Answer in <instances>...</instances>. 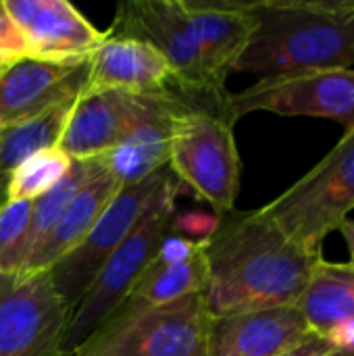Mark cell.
Returning a JSON list of instances; mask_svg holds the SVG:
<instances>
[{"label":"cell","mask_w":354,"mask_h":356,"mask_svg":"<svg viewBox=\"0 0 354 356\" xmlns=\"http://www.w3.org/2000/svg\"><path fill=\"white\" fill-rule=\"evenodd\" d=\"M255 29L236 71L259 79L354 67V0H250Z\"/></svg>","instance_id":"obj_2"},{"label":"cell","mask_w":354,"mask_h":356,"mask_svg":"<svg viewBox=\"0 0 354 356\" xmlns=\"http://www.w3.org/2000/svg\"><path fill=\"white\" fill-rule=\"evenodd\" d=\"M323 340L330 342V346L334 350H346V353H354V319L336 325Z\"/></svg>","instance_id":"obj_28"},{"label":"cell","mask_w":354,"mask_h":356,"mask_svg":"<svg viewBox=\"0 0 354 356\" xmlns=\"http://www.w3.org/2000/svg\"><path fill=\"white\" fill-rule=\"evenodd\" d=\"M309 330L325 338L336 325L354 319V269L321 259L294 305Z\"/></svg>","instance_id":"obj_19"},{"label":"cell","mask_w":354,"mask_h":356,"mask_svg":"<svg viewBox=\"0 0 354 356\" xmlns=\"http://www.w3.org/2000/svg\"><path fill=\"white\" fill-rule=\"evenodd\" d=\"M200 50L202 69L217 90H225L227 77L246 50L255 19L244 0H182Z\"/></svg>","instance_id":"obj_15"},{"label":"cell","mask_w":354,"mask_h":356,"mask_svg":"<svg viewBox=\"0 0 354 356\" xmlns=\"http://www.w3.org/2000/svg\"><path fill=\"white\" fill-rule=\"evenodd\" d=\"M263 211L298 246L323 257L325 238L354 211V129Z\"/></svg>","instance_id":"obj_6"},{"label":"cell","mask_w":354,"mask_h":356,"mask_svg":"<svg viewBox=\"0 0 354 356\" xmlns=\"http://www.w3.org/2000/svg\"><path fill=\"white\" fill-rule=\"evenodd\" d=\"M71 309L56 294L48 271L0 273V356H67L63 340Z\"/></svg>","instance_id":"obj_9"},{"label":"cell","mask_w":354,"mask_h":356,"mask_svg":"<svg viewBox=\"0 0 354 356\" xmlns=\"http://www.w3.org/2000/svg\"><path fill=\"white\" fill-rule=\"evenodd\" d=\"M230 92L194 94L173 117L169 167L217 213H232L240 192L242 161L236 146Z\"/></svg>","instance_id":"obj_3"},{"label":"cell","mask_w":354,"mask_h":356,"mask_svg":"<svg viewBox=\"0 0 354 356\" xmlns=\"http://www.w3.org/2000/svg\"><path fill=\"white\" fill-rule=\"evenodd\" d=\"M194 94L171 88L152 94V102L134 134L106 156L111 173L125 188L138 184L169 165V134L173 117L190 102Z\"/></svg>","instance_id":"obj_17"},{"label":"cell","mask_w":354,"mask_h":356,"mask_svg":"<svg viewBox=\"0 0 354 356\" xmlns=\"http://www.w3.org/2000/svg\"><path fill=\"white\" fill-rule=\"evenodd\" d=\"M90 63L17 58L0 71V129L29 121L48 108L77 98L88 83Z\"/></svg>","instance_id":"obj_12"},{"label":"cell","mask_w":354,"mask_h":356,"mask_svg":"<svg viewBox=\"0 0 354 356\" xmlns=\"http://www.w3.org/2000/svg\"><path fill=\"white\" fill-rule=\"evenodd\" d=\"M121 188L123 186L108 169V161H104L102 169L77 192L63 217L27 257L21 275L50 271L63 257L79 246Z\"/></svg>","instance_id":"obj_18"},{"label":"cell","mask_w":354,"mask_h":356,"mask_svg":"<svg viewBox=\"0 0 354 356\" xmlns=\"http://www.w3.org/2000/svg\"><path fill=\"white\" fill-rule=\"evenodd\" d=\"M73 159H69L58 146L38 150L27 156L10 175L8 181V202L15 200H38L48 190H52L69 171Z\"/></svg>","instance_id":"obj_23"},{"label":"cell","mask_w":354,"mask_h":356,"mask_svg":"<svg viewBox=\"0 0 354 356\" xmlns=\"http://www.w3.org/2000/svg\"><path fill=\"white\" fill-rule=\"evenodd\" d=\"M173 177L175 173L169 165H165L146 179L121 188L83 242L48 271L56 294L71 309V313L111 254L129 238L161 190Z\"/></svg>","instance_id":"obj_7"},{"label":"cell","mask_w":354,"mask_h":356,"mask_svg":"<svg viewBox=\"0 0 354 356\" xmlns=\"http://www.w3.org/2000/svg\"><path fill=\"white\" fill-rule=\"evenodd\" d=\"M104 161H106V156L73 161L69 171L65 173V177L52 190H48L44 196L33 200L31 232H29V254L46 238V234L54 227V223L63 217V213L73 202L77 192L102 169Z\"/></svg>","instance_id":"obj_22"},{"label":"cell","mask_w":354,"mask_h":356,"mask_svg":"<svg viewBox=\"0 0 354 356\" xmlns=\"http://www.w3.org/2000/svg\"><path fill=\"white\" fill-rule=\"evenodd\" d=\"M328 356H354V353H346V350H332Z\"/></svg>","instance_id":"obj_30"},{"label":"cell","mask_w":354,"mask_h":356,"mask_svg":"<svg viewBox=\"0 0 354 356\" xmlns=\"http://www.w3.org/2000/svg\"><path fill=\"white\" fill-rule=\"evenodd\" d=\"M202 294L159 307H121L71 356H207Z\"/></svg>","instance_id":"obj_5"},{"label":"cell","mask_w":354,"mask_h":356,"mask_svg":"<svg viewBox=\"0 0 354 356\" xmlns=\"http://www.w3.org/2000/svg\"><path fill=\"white\" fill-rule=\"evenodd\" d=\"M221 217L217 215H207V213H184L173 217V234L196 242H207L219 227Z\"/></svg>","instance_id":"obj_25"},{"label":"cell","mask_w":354,"mask_h":356,"mask_svg":"<svg viewBox=\"0 0 354 356\" xmlns=\"http://www.w3.org/2000/svg\"><path fill=\"white\" fill-rule=\"evenodd\" d=\"M338 232H340L342 240H344V242H346V246H348V252H351V261H348V265L354 269V221L353 219H346V221L338 227Z\"/></svg>","instance_id":"obj_29"},{"label":"cell","mask_w":354,"mask_h":356,"mask_svg":"<svg viewBox=\"0 0 354 356\" xmlns=\"http://www.w3.org/2000/svg\"><path fill=\"white\" fill-rule=\"evenodd\" d=\"M179 179L173 177L146 211L144 219L129 238L111 254L100 273L94 277L81 300L71 313L69 327L63 340V353H71L86 342L102 323H106L129 298L131 290L156 259L167 236L173 234L175 196Z\"/></svg>","instance_id":"obj_4"},{"label":"cell","mask_w":354,"mask_h":356,"mask_svg":"<svg viewBox=\"0 0 354 356\" xmlns=\"http://www.w3.org/2000/svg\"><path fill=\"white\" fill-rule=\"evenodd\" d=\"M150 102L152 94L81 92L67 115L56 146L73 161L108 156L134 134Z\"/></svg>","instance_id":"obj_11"},{"label":"cell","mask_w":354,"mask_h":356,"mask_svg":"<svg viewBox=\"0 0 354 356\" xmlns=\"http://www.w3.org/2000/svg\"><path fill=\"white\" fill-rule=\"evenodd\" d=\"M332 350H334V348L330 346L328 340H323V338L317 336V334H311V336H309L307 340H303L298 346L290 348L288 353H284V355L280 356H328Z\"/></svg>","instance_id":"obj_27"},{"label":"cell","mask_w":354,"mask_h":356,"mask_svg":"<svg viewBox=\"0 0 354 356\" xmlns=\"http://www.w3.org/2000/svg\"><path fill=\"white\" fill-rule=\"evenodd\" d=\"M73 102L75 98H69L29 121L0 129V209L8 202V181L13 171L38 150L58 144Z\"/></svg>","instance_id":"obj_21"},{"label":"cell","mask_w":354,"mask_h":356,"mask_svg":"<svg viewBox=\"0 0 354 356\" xmlns=\"http://www.w3.org/2000/svg\"><path fill=\"white\" fill-rule=\"evenodd\" d=\"M321 259L288 238L263 209L232 211L204 242L209 315L292 307Z\"/></svg>","instance_id":"obj_1"},{"label":"cell","mask_w":354,"mask_h":356,"mask_svg":"<svg viewBox=\"0 0 354 356\" xmlns=\"http://www.w3.org/2000/svg\"><path fill=\"white\" fill-rule=\"evenodd\" d=\"M19 27L27 52L44 60L88 58L104 40L67 0H2Z\"/></svg>","instance_id":"obj_13"},{"label":"cell","mask_w":354,"mask_h":356,"mask_svg":"<svg viewBox=\"0 0 354 356\" xmlns=\"http://www.w3.org/2000/svg\"><path fill=\"white\" fill-rule=\"evenodd\" d=\"M106 38L148 44L171 67L179 90L192 94H225L209 81L190 17L182 0H123Z\"/></svg>","instance_id":"obj_10"},{"label":"cell","mask_w":354,"mask_h":356,"mask_svg":"<svg viewBox=\"0 0 354 356\" xmlns=\"http://www.w3.org/2000/svg\"><path fill=\"white\" fill-rule=\"evenodd\" d=\"M90 71L83 92L119 90L129 94H159L179 88L169 63L148 44L106 38L88 56Z\"/></svg>","instance_id":"obj_16"},{"label":"cell","mask_w":354,"mask_h":356,"mask_svg":"<svg viewBox=\"0 0 354 356\" xmlns=\"http://www.w3.org/2000/svg\"><path fill=\"white\" fill-rule=\"evenodd\" d=\"M0 71H2V69H0Z\"/></svg>","instance_id":"obj_32"},{"label":"cell","mask_w":354,"mask_h":356,"mask_svg":"<svg viewBox=\"0 0 354 356\" xmlns=\"http://www.w3.org/2000/svg\"><path fill=\"white\" fill-rule=\"evenodd\" d=\"M311 334L294 305L211 317L207 356H280Z\"/></svg>","instance_id":"obj_14"},{"label":"cell","mask_w":354,"mask_h":356,"mask_svg":"<svg viewBox=\"0 0 354 356\" xmlns=\"http://www.w3.org/2000/svg\"><path fill=\"white\" fill-rule=\"evenodd\" d=\"M230 111L240 117L267 111L282 117H317L354 129V67L315 69L282 77H265L230 94Z\"/></svg>","instance_id":"obj_8"},{"label":"cell","mask_w":354,"mask_h":356,"mask_svg":"<svg viewBox=\"0 0 354 356\" xmlns=\"http://www.w3.org/2000/svg\"><path fill=\"white\" fill-rule=\"evenodd\" d=\"M33 202L15 200L0 209V273L21 275L29 257Z\"/></svg>","instance_id":"obj_24"},{"label":"cell","mask_w":354,"mask_h":356,"mask_svg":"<svg viewBox=\"0 0 354 356\" xmlns=\"http://www.w3.org/2000/svg\"><path fill=\"white\" fill-rule=\"evenodd\" d=\"M25 56H29L27 44H25L19 27L15 25L13 17L8 15L4 2H0V60L13 63L17 58H25Z\"/></svg>","instance_id":"obj_26"},{"label":"cell","mask_w":354,"mask_h":356,"mask_svg":"<svg viewBox=\"0 0 354 356\" xmlns=\"http://www.w3.org/2000/svg\"><path fill=\"white\" fill-rule=\"evenodd\" d=\"M207 288L204 242L184 261H161L159 257L140 277L123 307H159L202 294Z\"/></svg>","instance_id":"obj_20"},{"label":"cell","mask_w":354,"mask_h":356,"mask_svg":"<svg viewBox=\"0 0 354 356\" xmlns=\"http://www.w3.org/2000/svg\"><path fill=\"white\" fill-rule=\"evenodd\" d=\"M6 65H8V63H4V60H0V69H4Z\"/></svg>","instance_id":"obj_31"}]
</instances>
